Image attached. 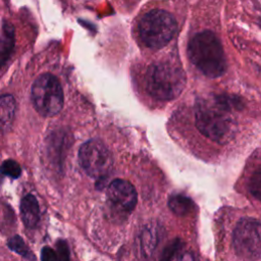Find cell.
<instances>
[{"label": "cell", "mask_w": 261, "mask_h": 261, "mask_svg": "<svg viewBox=\"0 0 261 261\" xmlns=\"http://www.w3.org/2000/svg\"><path fill=\"white\" fill-rule=\"evenodd\" d=\"M232 108H237L232 98L199 100L195 110L198 129L218 144L227 143L236 134V123L230 114Z\"/></svg>", "instance_id": "1"}, {"label": "cell", "mask_w": 261, "mask_h": 261, "mask_svg": "<svg viewBox=\"0 0 261 261\" xmlns=\"http://www.w3.org/2000/svg\"><path fill=\"white\" fill-rule=\"evenodd\" d=\"M188 54L191 61L209 77H218L226 69L222 46L210 31L201 32L190 41Z\"/></svg>", "instance_id": "2"}, {"label": "cell", "mask_w": 261, "mask_h": 261, "mask_svg": "<svg viewBox=\"0 0 261 261\" xmlns=\"http://www.w3.org/2000/svg\"><path fill=\"white\" fill-rule=\"evenodd\" d=\"M186 86L184 70L170 63L151 65L146 72V89L150 96L159 100L176 98Z\"/></svg>", "instance_id": "3"}, {"label": "cell", "mask_w": 261, "mask_h": 261, "mask_svg": "<svg viewBox=\"0 0 261 261\" xmlns=\"http://www.w3.org/2000/svg\"><path fill=\"white\" fill-rule=\"evenodd\" d=\"M176 31V21L167 11L161 9L146 13L139 23V35L143 43L152 49L165 46Z\"/></svg>", "instance_id": "4"}, {"label": "cell", "mask_w": 261, "mask_h": 261, "mask_svg": "<svg viewBox=\"0 0 261 261\" xmlns=\"http://www.w3.org/2000/svg\"><path fill=\"white\" fill-rule=\"evenodd\" d=\"M32 101L43 116L59 113L63 106V91L58 79L51 73L38 76L32 87Z\"/></svg>", "instance_id": "5"}, {"label": "cell", "mask_w": 261, "mask_h": 261, "mask_svg": "<svg viewBox=\"0 0 261 261\" xmlns=\"http://www.w3.org/2000/svg\"><path fill=\"white\" fill-rule=\"evenodd\" d=\"M79 160L85 171L98 179L106 177L113 167L110 151L99 140H90L83 144L79 151Z\"/></svg>", "instance_id": "6"}, {"label": "cell", "mask_w": 261, "mask_h": 261, "mask_svg": "<svg viewBox=\"0 0 261 261\" xmlns=\"http://www.w3.org/2000/svg\"><path fill=\"white\" fill-rule=\"evenodd\" d=\"M260 222L257 219H242L233 232V246L237 253L245 258H260Z\"/></svg>", "instance_id": "7"}, {"label": "cell", "mask_w": 261, "mask_h": 261, "mask_svg": "<svg viewBox=\"0 0 261 261\" xmlns=\"http://www.w3.org/2000/svg\"><path fill=\"white\" fill-rule=\"evenodd\" d=\"M108 200L114 211L127 214L137 204V191L127 180L116 178L110 182L107 189Z\"/></svg>", "instance_id": "8"}, {"label": "cell", "mask_w": 261, "mask_h": 261, "mask_svg": "<svg viewBox=\"0 0 261 261\" xmlns=\"http://www.w3.org/2000/svg\"><path fill=\"white\" fill-rule=\"evenodd\" d=\"M20 215L27 227L34 228L37 226L40 220V209L38 201L33 195H27L21 199Z\"/></svg>", "instance_id": "9"}, {"label": "cell", "mask_w": 261, "mask_h": 261, "mask_svg": "<svg viewBox=\"0 0 261 261\" xmlns=\"http://www.w3.org/2000/svg\"><path fill=\"white\" fill-rule=\"evenodd\" d=\"M15 44L14 27L7 20L2 23V34L0 36V68L9 59Z\"/></svg>", "instance_id": "10"}, {"label": "cell", "mask_w": 261, "mask_h": 261, "mask_svg": "<svg viewBox=\"0 0 261 261\" xmlns=\"http://www.w3.org/2000/svg\"><path fill=\"white\" fill-rule=\"evenodd\" d=\"M16 103L12 95L5 94L0 96V121L2 123H9L15 113Z\"/></svg>", "instance_id": "11"}, {"label": "cell", "mask_w": 261, "mask_h": 261, "mask_svg": "<svg viewBox=\"0 0 261 261\" xmlns=\"http://www.w3.org/2000/svg\"><path fill=\"white\" fill-rule=\"evenodd\" d=\"M169 208L177 215H187L194 207L193 201L184 195H174L169 198Z\"/></svg>", "instance_id": "12"}, {"label": "cell", "mask_w": 261, "mask_h": 261, "mask_svg": "<svg viewBox=\"0 0 261 261\" xmlns=\"http://www.w3.org/2000/svg\"><path fill=\"white\" fill-rule=\"evenodd\" d=\"M7 245H8V248L11 251L17 253L18 255L22 256L23 258H25V259H35L34 255L31 253L29 248L25 246L21 237L14 236V237L10 238Z\"/></svg>", "instance_id": "13"}, {"label": "cell", "mask_w": 261, "mask_h": 261, "mask_svg": "<svg viewBox=\"0 0 261 261\" xmlns=\"http://www.w3.org/2000/svg\"><path fill=\"white\" fill-rule=\"evenodd\" d=\"M0 172L6 176L17 178L21 173V168L15 160L7 159L2 162L0 166Z\"/></svg>", "instance_id": "14"}, {"label": "cell", "mask_w": 261, "mask_h": 261, "mask_svg": "<svg viewBox=\"0 0 261 261\" xmlns=\"http://www.w3.org/2000/svg\"><path fill=\"white\" fill-rule=\"evenodd\" d=\"M260 171L259 169L256 171L255 173V177L252 180V185H251V189H252V193L256 198H259L260 196Z\"/></svg>", "instance_id": "15"}, {"label": "cell", "mask_w": 261, "mask_h": 261, "mask_svg": "<svg viewBox=\"0 0 261 261\" xmlns=\"http://www.w3.org/2000/svg\"><path fill=\"white\" fill-rule=\"evenodd\" d=\"M41 259L44 260V261H52V260H57L58 256L56 255V253L51 248L45 247L42 250Z\"/></svg>", "instance_id": "16"}, {"label": "cell", "mask_w": 261, "mask_h": 261, "mask_svg": "<svg viewBox=\"0 0 261 261\" xmlns=\"http://www.w3.org/2000/svg\"><path fill=\"white\" fill-rule=\"evenodd\" d=\"M57 250H58V257L61 259H68V250L67 246L64 242H58L57 244Z\"/></svg>", "instance_id": "17"}]
</instances>
